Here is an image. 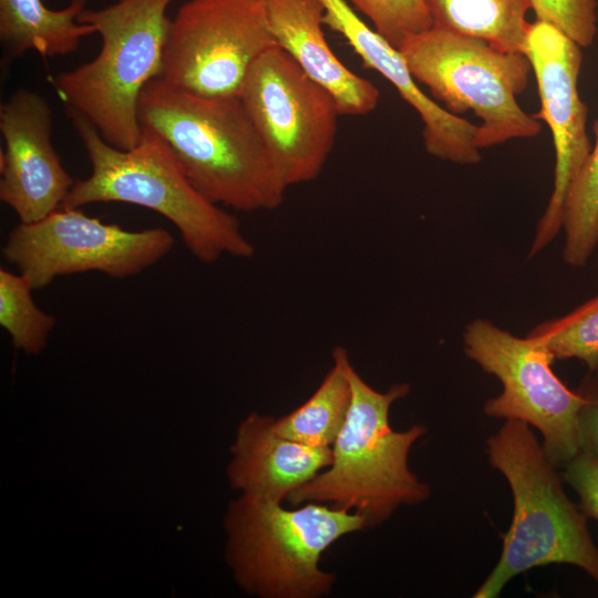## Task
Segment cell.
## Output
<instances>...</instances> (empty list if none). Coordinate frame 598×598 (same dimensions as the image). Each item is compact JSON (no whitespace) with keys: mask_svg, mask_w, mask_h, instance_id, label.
Instances as JSON below:
<instances>
[{"mask_svg":"<svg viewBox=\"0 0 598 598\" xmlns=\"http://www.w3.org/2000/svg\"><path fill=\"white\" fill-rule=\"evenodd\" d=\"M399 51L413 78L450 113L471 111L482 121L475 136L477 148L540 133L539 121L516 99L532 71L525 53L437 28L411 38Z\"/></svg>","mask_w":598,"mask_h":598,"instance_id":"cell-7","label":"cell"},{"mask_svg":"<svg viewBox=\"0 0 598 598\" xmlns=\"http://www.w3.org/2000/svg\"><path fill=\"white\" fill-rule=\"evenodd\" d=\"M581 49L551 23L537 19L529 23L524 53L530 62L540 99V111L534 116L549 126L556 158L553 192L537 223L530 258L561 230L568 188L592 147L587 134L588 109L578 92Z\"/></svg>","mask_w":598,"mask_h":598,"instance_id":"cell-12","label":"cell"},{"mask_svg":"<svg viewBox=\"0 0 598 598\" xmlns=\"http://www.w3.org/2000/svg\"><path fill=\"white\" fill-rule=\"evenodd\" d=\"M489 464L508 482L513 517L499 559L474 598H496L519 574L550 564H569L598 582V548L588 517L565 493L563 476L530 425L508 420L486 442Z\"/></svg>","mask_w":598,"mask_h":598,"instance_id":"cell-3","label":"cell"},{"mask_svg":"<svg viewBox=\"0 0 598 598\" xmlns=\"http://www.w3.org/2000/svg\"><path fill=\"white\" fill-rule=\"evenodd\" d=\"M577 391L581 396L578 411L579 448L598 458V370L589 371Z\"/></svg>","mask_w":598,"mask_h":598,"instance_id":"cell-26","label":"cell"},{"mask_svg":"<svg viewBox=\"0 0 598 598\" xmlns=\"http://www.w3.org/2000/svg\"><path fill=\"white\" fill-rule=\"evenodd\" d=\"M563 467V481L578 494L579 507L598 520V458L579 452Z\"/></svg>","mask_w":598,"mask_h":598,"instance_id":"cell-25","label":"cell"},{"mask_svg":"<svg viewBox=\"0 0 598 598\" xmlns=\"http://www.w3.org/2000/svg\"><path fill=\"white\" fill-rule=\"evenodd\" d=\"M537 20L558 28L581 48L590 47L598 31L597 0H529Z\"/></svg>","mask_w":598,"mask_h":598,"instance_id":"cell-24","label":"cell"},{"mask_svg":"<svg viewBox=\"0 0 598 598\" xmlns=\"http://www.w3.org/2000/svg\"><path fill=\"white\" fill-rule=\"evenodd\" d=\"M433 28L483 39L524 53L529 0H426Z\"/></svg>","mask_w":598,"mask_h":598,"instance_id":"cell-18","label":"cell"},{"mask_svg":"<svg viewBox=\"0 0 598 598\" xmlns=\"http://www.w3.org/2000/svg\"><path fill=\"white\" fill-rule=\"evenodd\" d=\"M274 421L254 412L240 423L227 475L243 494L280 503L331 464L332 450L283 437Z\"/></svg>","mask_w":598,"mask_h":598,"instance_id":"cell-15","label":"cell"},{"mask_svg":"<svg viewBox=\"0 0 598 598\" xmlns=\"http://www.w3.org/2000/svg\"><path fill=\"white\" fill-rule=\"evenodd\" d=\"M277 44L302 71L330 92L340 114L364 115L380 97L378 87L349 70L332 52L319 0H262Z\"/></svg>","mask_w":598,"mask_h":598,"instance_id":"cell-16","label":"cell"},{"mask_svg":"<svg viewBox=\"0 0 598 598\" xmlns=\"http://www.w3.org/2000/svg\"><path fill=\"white\" fill-rule=\"evenodd\" d=\"M595 145L570 184L564 206L563 257L571 267L587 265L598 245V118Z\"/></svg>","mask_w":598,"mask_h":598,"instance_id":"cell-20","label":"cell"},{"mask_svg":"<svg viewBox=\"0 0 598 598\" xmlns=\"http://www.w3.org/2000/svg\"><path fill=\"white\" fill-rule=\"evenodd\" d=\"M333 364L313 394L287 415L274 421L283 437L317 447H331L341 431L351 402L347 350L336 347Z\"/></svg>","mask_w":598,"mask_h":598,"instance_id":"cell-19","label":"cell"},{"mask_svg":"<svg viewBox=\"0 0 598 598\" xmlns=\"http://www.w3.org/2000/svg\"><path fill=\"white\" fill-rule=\"evenodd\" d=\"M51 109L47 100L25 89L0 106V199L30 224L43 219L64 203L74 185L51 142Z\"/></svg>","mask_w":598,"mask_h":598,"instance_id":"cell-13","label":"cell"},{"mask_svg":"<svg viewBox=\"0 0 598 598\" xmlns=\"http://www.w3.org/2000/svg\"><path fill=\"white\" fill-rule=\"evenodd\" d=\"M463 342L467 358L502 383V392L484 403L487 416L523 421L535 427L556 467L580 452L581 396L555 374V358L539 339L529 334L517 337L478 318L465 327Z\"/></svg>","mask_w":598,"mask_h":598,"instance_id":"cell-8","label":"cell"},{"mask_svg":"<svg viewBox=\"0 0 598 598\" xmlns=\"http://www.w3.org/2000/svg\"><path fill=\"white\" fill-rule=\"evenodd\" d=\"M368 526L349 509L308 502L296 509L243 494L225 519L226 559L238 585L265 598H316L331 591L334 575L321 554L340 537Z\"/></svg>","mask_w":598,"mask_h":598,"instance_id":"cell-6","label":"cell"},{"mask_svg":"<svg viewBox=\"0 0 598 598\" xmlns=\"http://www.w3.org/2000/svg\"><path fill=\"white\" fill-rule=\"evenodd\" d=\"M174 244L162 227L127 230L60 207L41 220L16 226L2 255L39 290L58 277L92 270L116 279L137 275L167 256Z\"/></svg>","mask_w":598,"mask_h":598,"instance_id":"cell-11","label":"cell"},{"mask_svg":"<svg viewBox=\"0 0 598 598\" xmlns=\"http://www.w3.org/2000/svg\"><path fill=\"white\" fill-rule=\"evenodd\" d=\"M138 120L210 202L247 213L283 202L288 185L239 96L205 97L155 78L140 95Z\"/></svg>","mask_w":598,"mask_h":598,"instance_id":"cell-1","label":"cell"},{"mask_svg":"<svg viewBox=\"0 0 598 598\" xmlns=\"http://www.w3.org/2000/svg\"><path fill=\"white\" fill-rule=\"evenodd\" d=\"M556 359H577L588 371L598 370V292L565 316L546 320L528 333Z\"/></svg>","mask_w":598,"mask_h":598,"instance_id":"cell-22","label":"cell"},{"mask_svg":"<svg viewBox=\"0 0 598 598\" xmlns=\"http://www.w3.org/2000/svg\"><path fill=\"white\" fill-rule=\"evenodd\" d=\"M373 23L375 31L400 50L413 37L433 28L426 0H346Z\"/></svg>","mask_w":598,"mask_h":598,"instance_id":"cell-23","label":"cell"},{"mask_svg":"<svg viewBox=\"0 0 598 598\" xmlns=\"http://www.w3.org/2000/svg\"><path fill=\"white\" fill-rule=\"evenodd\" d=\"M348 377L351 402L331 447V464L287 499L293 506L316 502L353 511L372 526L384 522L401 505H416L430 496L429 486L409 467L410 451L426 427L415 424L394 431L390 425V408L408 395V383L377 391L351 362Z\"/></svg>","mask_w":598,"mask_h":598,"instance_id":"cell-4","label":"cell"},{"mask_svg":"<svg viewBox=\"0 0 598 598\" xmlns=\"http://www.w3.org/2000/svg\"><path fill=\"white\" fill-rule=\"evenodd\" d=\"M28 279L0 269V324L14 348L27 354H39L56 323L54 316L41 310L32 298Z\"/></svg>","mask_w":598,"mask_h":598,"instance_id":"cell-21","label":"cell"},{"mask_svg":"<svg viewBox=\"0 0 598 598\" xmlns=\"http://www.w3.org/2000/svg\"><path fill=\"white\" fill-rule=\"evenodd\" d=\"M174 0H120L100 10L84 9L80 23L94 27L102 45L92 61L52 79L59 96L87 118L104 141L120 150L141 138L138 100L159 76Z\"/></svg>","mask_w":598,"mask_h":598,"instance_id":"cell-5","label":"cell"},{"mask_svg":"<svg viewBox=\"0 0 598 598\" xmlns=\"http://www.w3.org/2000/svg\"><path fill=\"white\" fill-rule=\"evenodd\" d=\"M239 99L288 185L309 183L333 148L338 105L279 45L249 69Z\"/></svg>","mask_w":598,"mask_h":598,"instance_id":"cell-9","label":"cell"},{"mask_svg":"<svg viewBox=\"0 0 598 598\" xmlns=\"http://www.w3.org/2000/svg\"><path fill=\"white\" fill-rule=\"evenodd\" d=\"M86 0H72L61 10L48 9L42 0H0V39L9 58L29 50L43 56L65 55L78 50L83 37L95 32L80 23Z\"/></svg>","mask_w":598,"mask_h":598,"instance_id":"cell-17","label":"cell"},{"mask_svg":"<svg viewBox=\"0 0 598 598\" xmlns=\"http://www.w3.org/2000/svg\"><path fill=\"white\" fill-rule=\"evenodd\" d=\"M323 23L342 34L367 68L384 76L419 113L423 122L426 152L440 159L472 165L481 161L475 145L477 125L450 113L430 99L415 83L401 52L353 12L346 0H319Z\"/></svg>","mask_w":598,"mask_h":598,"instance_id":"cell-14","label":"cell"},{"mask_svg":"<svg viewBox=\"0 0 598 598\" xmlns=\"http://www.w3.org/2000/svg\"><path fill=\"white\" fill-rule=\"evenodd\" d=\"M68 114L87 152L92 171L74 183L61 207L118 202L152 209L174 224L186 248L204 264L225 255H255V246L238 219L195 188L155 131L142 126L137 145L120 150L104 141L83 115L69 109Z\"/></svg>","mask_w":598,"mask_h":598,"instance_id":"cell-2","label":"cell"},{"mask_svg":"<svg viewBox=\"0 0 598 598\" xmlns=\"http://www.w3.org/2000/svg\"><path fill=\"white\" fill-rule=\"evenodd\" d=\"M276 45L262 0H188L171 20L157 78L205 97L239 96Z\"/></svg>","mask_w":598,"mask_h":598,"instance_id":"cell-10","label":"cell"}]
</instances>
